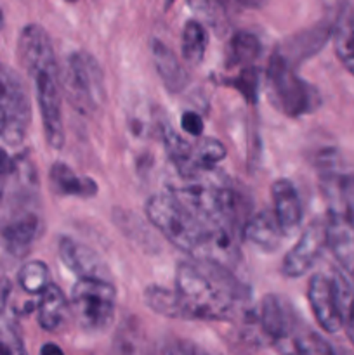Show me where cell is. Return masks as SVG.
<instances>
[{
	"label": "cell",
	"mask_w": 354,
	"mask_h": 355,
	"mask_svg": "<svg viewBox=\"0 0 354 355\" xmlns=\"http://www.w3.org/2000/svg\"><path fill=\"white\" fill-rule=\"evenodd\" d=\"M51 189L65 198H92L97 194V184L90 177H82L66 163L56 162L49 170Z\"/></svg>",
	"instance_id": "e0dca14e"
},
{
	"label": "cell",
	"mask_w": 354,
	"mask_h": 355,
	"mask_svg": "<svg viewBox=\"0 0 354 355\" xmlns=\"http://www.w3.org/2000/svg\"><path fill=\"white\" fill-rule=\"evenodd\" d=\"M307 300L323 331L339 333L342 329V311H340L339 291L333 276L316 272L309 279Z\"/></svg>",
	"instance_id": "30bf717a"
},
{
	"label": "cell",
	"mask_w": 354,
	"mask_h": 355,
	"mask_svg": "<svg viewBox=\"0 0 354 355\" xmlns=\"http://www.w3.org/2000/svg\"><path fill=\"white\" fill-rule=\"evenodd\" d=\"M332 33L333 28L330 24L321 23L318 26H312L309 30H304L301 33L294 35L292 38H288L283 44V47H281V51H278V54L287 61L288 66L295 69L305 59L318 54L325 47Z\"/></svg>",
	"instance_id": "4fadbf2b"
},
{
	"label": "cell",
	"mask_w": 354,
	"mask_h": 355,
	"mask_svg": "<svg viewBox=\"0 0 354 355\" xmlns=\"http://www.w3.org/2000/svg\"><path fill=\"white\" fill-rule=\"evenodd\" d=\"M167 355H200L198 354V349L187 340H177L170 345L169 352Z\"/></svg>",
	"instance_id": "836d02e7"
},
{
	"label": "cell",
	"mask_w": 354,
	"mask_h": 355,
	"mask_svg": "<svg viewBox=\"0 0 354 355\" xmlns=\"http://www.w3.org/2000/svg\"><path fill=\"white\" fill-rule=\"evenodd\" d=\"M226 158V148L217 139L205 137L193 148V172L194 179L207 173Z\"/></svg>",
	"instance_id": "484cf974"
},
{
	"label": "cell",
	"mask_w": 354,
	"mask_h": 355,
	"mask_svg": "<svg viewBox=\"0 0 354 355\" xmlns=\"http://www.w3.org/2000/svg\"><path fill=\"white\" fill-rule=\"evenodd\" d=\"M326 248V222L314 220L302 231L297 243L292 246L290 252L285 255L281 263L283 276L302 277L314 267Z\"/></svg>",
	"instance_id": "ba28073f"
},
{
	"label": "cell",
	"mask_w": 354,
	"mask_h": 355,
	"mask_svg": "<svg viewBox=\"0 0 354 355\" xmlns=\"http://www.w3.org/2000/svg\"><path fill=\"white\" fill-rule=\"evenodd\" d=\"M219 3L212 2H203V3H193V9H196L212 26H215V31L217 33H222L226 30V21H224V12H215L219 9Z\"/></svg>",
	"instance_id": "4dcf8cb0"
},
{
	"label": "cell",
	"mask_w": 354,
	"mask_h": 355,
	"mask_svg": "<svg viewBox=\"0 0 354 355\" xmlns=\"http://www.w3.org/2000/svg\"><path fill=\"white\" fill-rule=\"evenodd\" d=\"M17 283L23 288V291L40 297L47 290L49 284H51V279H49V267L44 262H40V260L24 263L19 269V274H17Z\"/></svg>",
	"instance_id": "4316f807"
},
{
	"label": "cell",
	"mask_w": 354,
	"mask_h": 355,
	"mask_svg": "<svg viewBox=\"0 0 354 355\" xmlns=\"http://www.w3.org/2000/svg\"><path fill=\"white\" fill-rule=\"evenodd\" d=\"M19 61L33 80L47 144L61 149L65 144L62 123V78L56 61L51 37L40 24H28L17 40Z\"/></svg>",
	"instance_id": "7a4b0ae2"
},
{
	"label": "cell",
	"mask_w": 354,
	"mask_h": 355,
	"mask_svg": "<svg viewBox=\"0 0 354 355\" xmlns=\"http://www.w3.org/2000/svg\"><path fill=\"white\" fill-rule=\"evenodd\" d=\"M259 82L260 78L255 66L239 69L238 75L228 80L229 85L235 87L248 103H257V97H259Z\"/></svg>",
	"instance_id": "f1b7e54d"
},
{
	"label": "cell",
	"mask_w": 354,
	"mask_h": 355,
	"mask_svg": "<svg viewBox=\"0 0 354 355\" xmlns=\"http://www.w3.org/2000/svg\"><path fill=\"white\" fill-rule=\"evenodd\" d=\"M326 246L337 262L354 279V229L339 214H330L326 220Z\"/></svg>",
	"instance_id": "2e32d148"
},
{
	"label": "cell",
	"mask_w": 354,
	"mask_h": 355,
	"mask_svg": "<svg viewBox=\"0 0 354 355\" xmlns=\"http://www.w3.org/2000/svg\"><path fill=\"white\" fill-rule=\"evenodd\" d=\"M176 293L191 321H231L248 304V291L231 269L208 260L177 263Z\"/></svg>",
	"instance_id": "6da1fadb"
},
{
	"label": "cell",
	"mask_w": 354,
	"mask_h": 355,
	"mask_svg": "<svg viewBox=\"0 0 354 355\" xmlns=\"http://www.w3.org/2000/svg\"><path fill=\"white\" fill-rule=\"evenodd\" d=\"M260 329L271 340H281L292 331L290 309L276 295H266L259 307Z\"/></svg>",
	"instance_id": "ffe728a7"
},
{
	"label": "cell",
	"mask_w": 354,
	"mask_h": 355,
	"mask_svg": "<svg viewBox=\"0 0 354 355\" xmlns=\"http://www.w3.org/2000/svg\"><path fill=\"white\" fill-rule=\"evenodd\" d=\"M271 196H273V214L280 224L283 236H292L298 231L302 224V203L294 182L288 179L274 180L271 186Z\"/></svg>",
	"instance_id": "7c38bea8"
},
{
	"label": "cell",
	"mask_w": 354,
	"mask_h": 355,
	"mask_svg": "<svg viewBox=\"0 0 354 355\" xmlns=\"http://www.w3.org/2000/svg\"><path fill=\"white\" fill-rule=\"evenodd\" d=\"M10 290H12L10 281L7 279V277L0 276V315L6 314V307L10 297Z\"/></svg>",
	"instance_id": "e575fe53"
},
{
	"label": "cell",
	"mask_w": 354,
	"mask_h": 355,
	"mask_svg": "<svg viewBox=\"0 0 354 355\" xmlns=\"http://www.w3.org/2000/svg\"><path fill=\"white\" fill-rule=\"evenodd\" d=\"M42 232H44V222L40 215L33 210L21 208L0 220V245L10 255L21 259L30 253Z\"/></svg>",
	"instance_id": "9c48e42d"
},
{
	"label": "cell",
	"mask_w": 354,
	"mask_h": 355,
	"mask_svg": "<svg viewBox=\"0 0 354 355\" xmlns=\"http://www.w3.org/2000/svg\"><path fill=\"white\" fill-rule=\"evenodd\" d=\"M180 127L187 132L193 137H201L203 134V118L198 113H193V111H187V113L183 114L180 118Z\"/></svg>",
	"instance_id": "d6a6232c"
},
{
	"label": "cell",
	"mask_w": 354,
	"mask_h": 355,
	"mask_svg": "<svg viewBox=\"0 0 354 355\" xmlns=\"http://www.w3.org/2000/svg\"><path fill=\"white\" fill-rule=\"evenodd\" d=\"M3 26V14H2V9H0V30H2Z\"/></svg>",
	"instance_id": "8d00e7d4"
},
{
	"label": "cell",
	"mask_w": 354,
	"mask_h": 355,
	"mask_svg": "<svg viewBox=\"0 0 354 355\" xmlns=\"http://www.w3.org/2000/svg\"><path fill=\"white\" fill-rule=\"evenodd\" d=\"M323 191L330 201V214L342 215L354 229V175L323 177Z\"/></svg>",
	"instance_id": "d6986e66"
},
{
	"label": "cell",
	"mask_w": 354,
	"mask_h": 355,
	"mask_svg": "<svg viewBox=\"0 0 354 355\" xmlns=\"http://www.w3.org/2000/svg\"><path fill=\"white\" fill-rule=\"evenodd\" d=\"M14 170H16V158H10L3 149H0V205L3 201L7 182L12 179Z\"/></svg>",
	"instance_id": "1f68e13d"
},
{
	"label": "cell",
	"mask_w": 354,
	"mask_h": 355,
	"mask_svg": "<svg viewBox=\"0 0 354 355\" xmlns=\"http://www.w3.org/2000/svg\"><path fill=\"white\" fill-rule=\"evenodd\" d=\"M149 47H151L153 66H155L163 87L172 94L183 92L189 83V73L184 68L176 52L158 38L151 40Z\"/></svg>",
	"instance_id": "5bb4252c"
},
{
	"label": "cell",
	"mask_w": 354,
	"mask_h": 355,
	"mask_svg": "<svg viewBox=\"0 0 354 355\" xmlns=\"http://www.w3.org/2000/svg\"><path fill=\"white\" fill-rule=\"evenodd\" d=\"M38 355H65V352H62L61 347L56 345V343H45Z\"/></svg>",
	"instance_id": "d590c367"
},
{
	"label": "cell",
	"mask_w": 354,
	"mask_h": 355,
	"mask_svg": "<svg viewBox=\"0 0 354 355\" xmlns=\"http://www.w3.org/2000/svg\"><path fill=\"white\" fill-rule=\"evenodd\" d=\"M31 121L30 94L23 78L9 66L0 64V141L19 146Z\"/></svg>",
	"instance_id": "5b68a950"
},
{
	"label": "cell",
	"mask_w": 354,
	"mask_h": 355,
	"mask_svg": "<svg viewBox=\"0 0 354 355\" xmlns=\"http://www.w3.org/2000/svg\"><path fill=\"white\" fill-rule=\"evenodd\" d=\"M62 94L82 114H92L106 97L104 76L96 59L87 52H75L68 58L62 76Z\"/></svg>",
	"instance_id": "8992f818"
},
{
	"label": "cell",
	"mask_w": 354,
	"mask_h": 355,
	"mask_svg": "<svg viewBox=\"0 0 354 355\" xmlns=\"http://www.w3.org/2000/svg\"><path fill=\"white\" fill-rule=\"evenodd\" d=\"M262 45L250 31H238L233 35L226 51V62L229 68H250L259 59Z\"/></svg>",
	"instance_id": "7402d4cb"
},
{
	"label": "cell",
	"mask_w": 354,
	"mask_h": 355,
	"mask_svg": "<svg viewBox=\"0 0 354 355\" xmlns=\"http://www.w3.org/2000/svg\"><path fill=\"white\" fill-rule=\"evenodd\" d=\"M146 217L153 227L176 248L200 259L210 238V227L170 193L153 194L146 201Z\"/></svg>",
	"instance_id": "3957f363"
},
{
	"label": "cell",
	"mask_w": 354,
	"mask_h": 355,
	"mask_svg": "<svg viewBox=\"0 0 354 355\" xmlns=\"http://www.w3.org/2000/svg\"><path fill=\"white\" fill-rule=\"evenodd\" d=\"M59 259L68 270L78 279H103L108 281V267L90 246L62 236L59 239Z\"/></svg>",
	"instance_id": "8fae6325"
},
{
	"label": "cell",
	"mask_w": 354,
	"mask_h": 355,
	"mask_svg": "<svg viewBox=\"0 0 354 355\" xmlns=\"http://www.w3.org/2000/svg\"><path fill=\"white\" fill-rule=\"evenodd\" d=\"M332 37L337 58L354 76V14L349 12V6L337 19Z\"/></svg>",
	"instance_id": "603a6c76"
},
{
	"label": "cell",
	"mask_w": 354,
	"mask_h": 355,
	"mask_svg": "<svg viewBox=\"0 0 354 355\" xmlns=\"http://www.w3.org/2000/svg\"><path fill=\"white\" fill-rule=\"evenodd\" d=\"M69 309L83 331L101 333L115 318L117 290L110 281L78 279L71 288Z\"/></svg>",
	"instance_id": "52a82bcc"
},
{
	"label": "cell",
	"mask_w": 354,
	"mask_h": 355,
	"mask_svg": "<svg viewBox=\"0 0 354 355\" xmlns=\"http://www.w3.org/2000/svg\"><path fill=\"white\" fill-rule=\"evenodd\" d=\"M0 355H28L19 328L6 314L0 315Z\"/></svg>",
	"instance_id": "83f0119b"
},
{
	"label": "cell",
	"mask_w": 354,
	"mask_h": 355,
	"mask_svg": "<svg viewBox=\"0 0 354 355\" xmlns=\"http://www.w3.org/2000/svg\"><path fill=\"white\" fill-rule=\"evenodd\" d=\"M294 345L298 355H335L330 343L311 329L298 333L294 340Z\"/></svg>",
	"instance_id": "f546056e"
},
{
	"label": "cell",
	"mask_w": 354,
	"mask_h": 355,
	"mask_svg": "<svg viewBox=\"0 0 354 355\" xmlns=\"http://www.w3.org/2000/svg\"><path fill=\"white\" fill-rule=\"evenodd\" d=\"M267 87L274 106L290 118L312 113L321 104L319 92L297 75L280 54H273L267 66Z\"/></svg>",
	"instance_id": "277c9868"
},
{
	"label": "cell",
	"mask_w": 354,
	"mask_h": 355,
	"mask_svg": "<svg viewBox=\"0 0 354 355\" xmlns=\"http://www.w3.org/2000/svg\"><path fill=\"white\" fill-rule=\"evenodd\" d=\"M144 304L155 314L163 315V318L186 319L176 290H169V288L158 286V284L148 286L144 290Z\"/></svg>",
	"instance_id": "d4e9b609"
},
{
	"label": "cell",
	"mask_w": 354,
	"mask_h": 355,
	"mask_svg": "<svg viewBox=\"0 0 354 355\" xmlns=\"http://www.w3.org/2000/svg\"><path fill=\"white\" fill-rule=\"evenodd\" d=\"M110 355H151L149 340L141 322L128 318L118 326L111 342Z\"/></svg>",
	"instance_id": "44dd1931"
},
{
	"label": "cell",
	"mask_w": 354,
	"mask_h": 355,
	"mask_svg": "<svg viewBox=\"0 0 354 355\" xmlns=\"http://www.w3.org/2000/svg\"><path fill=\"white\" fill-rule=\"evenodd\" d=\"M242 236L243 239H246V243L266 253L276 252L285 238L276 217L269 210H262L246 218Z\"/></svg>",
	"instance_id": "9a60e30c"
},
{
	"label": "cell",
	"mask_w": 354,
	"mask_h": 355,
	"mask_svg": "<svg viewBox=\"0 0 354 355\" xmlns=\"http://www.w3.org/2000/svg\"><path fill=\"white\" fill-rule=\"evenodd\" d=\"M208 45L207 28L198 19H189L183 28L180 37V54L183 59L191 66H198L205 58Z\"/></svg>",
	"instance_id": "cb8c5ba5"
},
{
	"label": "cell",
	"mask_w": 354,
	"mask_h": 355,
	"mask_svg": "<svg viewBox=\"0 0 354 355\" xmlns=\"http://www.w3.org/2000/svg\"><path fill=\"white\" fill-rule=\"evenodd\" d=\"M69 315V304L58 284H49L47 290L38 297L37 321L45 331H59Z\"/></svg>",
	"instance_id": "ac0fdd59"
}]
</instances>
